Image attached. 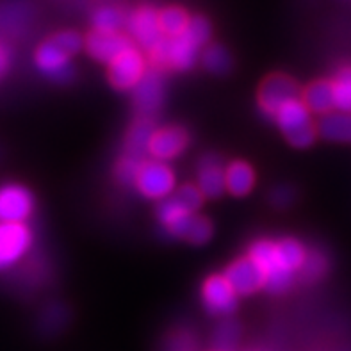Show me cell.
Instances as JSON below:
<instances>
[{"instance_id": "obj_1", "label": "cell", "mask_w": 351, "mask_h": 351, "mask_svg": "<svg viewBox=\"0 0 351 351\" xmlns=\"http://www.w3.org/2000/svg\"><path fill=\"white\" fill-rule=\"evenodd\" d=\"M210 38V23L207 18L195 16L186 31L177 38H165L148 52L154 70H189L195 64L198 50Z\"/></svg>"}, {"instance_id": "obj_2", "label": "cell", "mask_w": 351, "mask_h": 351, "mask_svg": "<svg viewBox=\"0 0 351 351\" xmlns=\"http://www.w3.org/2000/svg\"><path fill=\"white\" fill-rule=\"evenodd\" d=\"M82 47L80 36L73 31H62L53 34L36 50V64L45 75L52 77L58 82H70L75 77L71 66V56Z\"/></svg>"}, {"instance_id": "obj_3", "label": "cell", "mask_w": 351, "mask_h": 351, "mask_svg": "<svg viewBox=\"0 0 351 351\" xmlns=\"http://www.w3.org/2000/svg\"><path fill=\"white\" fill-rule=\"evenodd\" d=\"M275 121L278 123L287 141L296 148L311 147L319 132V129L311 120V111L302 100V97L294 98L282 106Z\"/></svg>"}, {"instance_id": "obj_4", "label": "cell", "mask_w": 351, "mask_h": 351, "mask_svg": "<svg viewBox=\"0 0 351 351\" xmlns=\"http://www.w3.org/2000/svg\"><path fill=\"white\" fill-rule=\"evenodd\" d=\"M300 97H302V88L293 77L285 73H271L263 80V84L258 88L257 104L264 116H267L269 120H275L282 106Z\"/></svg>"}, {"instance_id": "obj_5", "label": "cell", "mask_w": 351, "mask_h": 351, "mask_svg": "<svg viewBox=\"0 0 351 351\" xmlns=\"http://www.w3.org/2000/svg\"><path fill=\"white\" fill-rule=\"evenodd\" d=\"M248 255L261 266L266 275V289L269 293L280 294L287 291L293 284L294 273L287 271L278 261L276 255V243L267 239H261L250 246Z\"/></svg>"}, {"instance_id": "obj_6", "label": "cell", "mask_w": 351, "mask_h": 351, "mask_svg": "<svg viewBox=\"0 0 351 351\" xmlns=\"http://www.w3.org/2000/svg\"><path fill=\"white\" fill-rule=\"evenodd\" d=\"M136 187L141 195L147 198H156V200H165L168 195L173 191L175 175L168 165L162 160L147 159L143 160L141 168L136 177Z\"/></svg>"}, {"instance_id": "obj_7", "label": "cell", "mask_w": 351, "mask_h": 351, "mask_svg": "<svg viewBox=\"0 0 351 351\" xmlns=\"http://www.w3.org/2000/svg\"><path fill=\"white\" fill-rule=\"evenodd\" d=\"M147 73L145 58L136 47H130L121 52L112 62H109V82L116 89H134L139 84V80Z\"/></svg>"}, {"instance_id": "obj_8", "label": "cell", "mask_w": 351, "mask_h": 351, "mask_svg": "<svg viewBox=\"0 0 351 351\" xmlns=\"http://www.w3.org/2000/svg\"><path fill=\"white\" fill-rule=\"evenodd\" d=\"M32 245V232L25 223L0 221V269L14 264Z\"/></svg>"}, {"instance_id": "obj_9", "label": "cell", "mask_w": 351, "mask_h": 351, "mask_svg": "<svg viewBox=\"0 0 351 351\" xmlns=\"http://www.w3.org/2000/svg\"><path fill=\"white\" fill-rule=\"evenodd\" d=\"M202 300H204L205 308L214 316L232 314L237 307V293L225 276V273L223 275H210L204 282Z\"/></svg>"}, {"instance_id": "obj_10", "label": "cell", "mask_w": 351, "mask_h": 351, "mask_svg": "<svg viewBox=\"0 0 351 351\" xmlns=\"http://www.w3.org/2000/svg\"><path fill=\"white\" fill-rule=\"evenodd\" d=\"M165 102V79L162 71L147 70L139 84L134 88V107L138 116H154Z\"/></svg>"}, {"instance_id": "obj_11", "label": "cell", "mask_w": 351, "mask_h": 351, "mask_svg": "<svg viewBox=\"0 0 351 351\" xmlns=\"http://www.w3.org/2000/svg\"><path fill=\"white\" fill-rule=\"evenodd\" d=\"M127 27H129L132 38L139 43V47L150 52L157 43L165 40L159 25V11H156L150 5H143L136 9L129 18H127Z\"/></svg>"}, {"instance_id": "obj_12", "label": "cell", "mask_w": 351, "mask_h": 351, "mask_svg": "<svg viewBox=\"0 0 351 351\" xmlns=\"http://www.w3.org/2000/svg\"><path fill=\"white\" fill-rule=\"evenodd\" d=\"M34 209L31 191L18 184L0 187V221L23 223Z\"/></svg>"}, {"instance_id": "obj_13", "label": "cell", "mask_w": 351, "mask_h": 351, "mask_svg": "<svg viewBox=\"0 0 351 351\" xmlns=\"http://www.w3.org/2000/svg\"><path fill=\"white\" fill-rule=\"evenodd\" d=\"M84 45L91 58L100 62H106V64L114 61L121 52L134 47L129 36L121 34V32L97 31V29H93L86 36Z\"/></svg>"}, {"instance_id": "obj_14", "label": "cell", "mask_w": 351, "mask_h": 351, "mask_svg": "<svg viewBox=\"0 0 351 351\" xmlns=\"http://www.w3.org/2000/svg\"><path fill=\"white\" fill-rule=\"evenodd\" d=\"M225 276L228 278L232 287L236 289V293L241 294V296H246V294H252L266 287V275L250 255L234 261L227 267Z\"/></svg>"}, {"instance_id": "obj_15", "label": "cell", "mask_w": 351, "mask_h": 351, "mask_svg": "<svg viewBox=\"0 0 351 351\" xmlns=\"http://www.w3.org/2000/svg\"><path fill=\"white\" fill-rule=\"evenodd\" d=\"M189 145V134L186 129L171 125L165 129H157L148 145V154L157 160H169L180 156Z\"/></svg>"}, {"instance_id": "obj_16", "label": "cell", "mask_w": 351, "mask_h": 351, "mask_svg": "<svg viewBox=\"0 0 351 351\" xmlns=\"http://www.w3.org/2000/svg\"><path fill=\"white\" fill-rule=\"evenodd\" d=\"M157 218H159L160 225L165 227L169 236L173 237H184L186 239L187 230L191 227L195 214L191 210H187L184 205L177 202V198H165L157 207Z\"/></svg>"}, {"instance_id": "obj_17", "label": "cell", "mask_w": 351, "mask_h": 351, "mask_svg": "<svg viewBox=\"0 0 351 351\" xmlns=\"http://www.w3.org/2000/svg\"><path fill=\"white\" fill-rule=\"evenodd\" d=\"M156 121L154 116H138L132 127L129 129L127 136H125V147L123 156H130L134 159L147 160L145 156L148 154V145L150 139L156 132Z\"/></svg>"}, {"instance_id": "obj_18", "label": "cell", "mask_w": 351, "mask_h": 351, "mask_svg": "<svg viewBox=\"0 0 351 351\" xmlns=\"http://www.w3.org/2000/svg\"><path fill=\"white\" fill-rule=\"evenodd\" d=\"M198 187L207 198H218L227 189L225 184V168L218 156L209 154L198 162Z\"/></svg>"}, {"instance_id": "obj_19", "label": "cell", "mask_w": 351, "mask_h": 351, "mask_svg": "<svg viewBox=\"0 0 351 351\" xmlns=\"http://www.w3.org/2000/svg\"><path fill=\"white\" fill-rule=\"evenodd\" d=\"M302 100L311 112H317L321 116L334 112V109H337L334 82L328 79L314 80L307 88L302 89Z\"/></svg>"}, {"instance_id": "obj_20", "label": "cell", "mask_w": 351, "mask_h": 351, "mask_svg": "<svg viewBox=\"0 0 351 351\" xmlns=\"http://www.w3.org/2000/svg\"><path fill=\"white\" fill-rule=\"evenodd\" d=\"M225 184L227 191L234 196H245L254 189V168L245 160H234L225 168Z\"/></svg>"}, {"instance_id": "obj_21", "label": "cell", "mask_w": 351, "mask_h": 351, "mask_svg": "<svg viewBox=\"0 0 351 351\" xmlns=\"http://www.w3.org/2000/svg\"><path fill=\"white\" fill-rule=\"evenodd\" d=\"M319 134L328 141L351 143V112H330L321 118Z\"/></svg>"}, {"instance_id": "obj_22", "label": "cell", "mask_w": 351, "mask_h": 351, "mask_svg": "<svg viewBox=\"0 0 351 351\" xmlns=\"http://www.w3.org/2000/svg\"><path fill=\"white\" fill-rule=\"evenodd\" d=\"M191 23V18L187 14L186 9L178 8V5H169L159 11V25L160 31L166 38H177L182 34L187 27Z\"/></svg>"}, {"instance_id": "obj_23", "label": "cell", "mask_w": 351, "mask_h": 351, "mask_svg": "<svg viewBox=\"0 0 351 351\" xmlns=\"http://www.w3.org/2000/svg\"><path fill=\"white\" fill-rule=\"evenodd\" d=\"M276 255L287 271H300L307 258V250L296 239H282L276 243Z\"/></svg>"}, {"instance_id": "obj_24", "label": "cell", "mask_w": 351, "mask_h": 351, "mask_svg": "<svg viewBox=\"0 0 351 351\" xmlns=\"http://www.w3.org/2000/svg\"><path fill=\"white\" fill-rule=\"evenodd\" d=\"M127 18L120 8H100L95 11L93 14V29L97 31H107V32H120L123 25H127Z\"/></svg>"}, {"instance_id": "obj_25", "label": "cell", "mask_w": 351, "mask_h": 351, "mask_svg": "<svg viewBox=\"0 0 351 351\" xmlns=\"http://www.w3.org/2000/svg\"><path fill=\"white\" fill-rule=\"evenodd\" d=\"M332 82H334L337 111L351 112V64L339 68Z\"/></svg>"}, {"instance_id": "obj_26", "label": "cell", "mask_w": 351, "mask_h": 351, "mask_svg": "<svg viewBox=\"0 0 351 351\" xmlns=\"http://www.w3.org/2000/svg\"><path fill=\"white\" fill-rule=\"evenodd\" d=\"M202 61H204V66L207 68L213 73H227L232 66L230 53L227 52L225 47L218 43H209L205 47L204 53H202Z\"/></svg>"}, {"instance_id": "obj_27", "label": "cell", "mask_w": 351, "mask_h": 351, "mask_svg": "<svg viewBox=\"0 0 351 351\" xmlns=\"http://www.w3.org/2000/svg\"><path fill=\"white\" fill-rule=\"evenodd\" d=\"M326 269H328V261H326L325 255L312 250V252H307V258H305L300 273H302L303 280L314 282L319 280L321 276L326 273Z\"/></svg>"}, {"instance_id": "obj_28", "label": "cell", "mask_w": 351, "mask_h": 351, "mask_svg": "<svg viewBox=\"0 0 351 351\" xmlns=\"http://www.w3.org/2000/svg\"><path fill=\"white\" fill-rule=\"evenodd\" d=\"M239 339V325L236 321H223L214 334V344L218 351H230Z\"/></svg>"}, {"instance_id": "obj_29", "label": "cell", "mask_w": 351, "mask_h": 351, "mask_svg": "<svg viewBox=\"0 0 351 351\" xmlns=\"http://www.w3.org/2000/svg\"><path fill=\"white\" fill-rule=\"evenodd\" d=\"M210 237H213V223H210V219L200 216V214H195L191 227L187 230L186 241H189L191 245H205Z\"/></svg>"}, {"instance_id": "obj_30", "label": "cell", "mask_w": 351, "mask_h": 351, "mask_svg": "<svg viewBox=\"0 0 351 351\" xmlns=\"http://www.w3.org/2000/svg\"><path fill=\"white\" fill-rule=\"evenodd\" d=\"M143 160L134 159L130 156H121V159L118 160V165L114 168L116 178L120 180L121 184H136V177H138V171L141 168Z\"/></svg>"}, {"instance_id": "obj_31", "label": "cell", "mask_w": 351, "mask_h": 351, "mask_svg": "<svg viewBox=\"0 0 351 351\" xmlns=\"http://www.w3.org/2000/svg\"><path fill=\"white\" fill-rule=\"evenodd\" d=\"M204 196L205 195L202 193L200 187L193 186V184H186V186H182L178 189L175 198H177L178 204L184 205L187 210L195 213V210L200 209L202 204H204Z\"/></svg>"}, {"instance_id": "obj_32", "label": "cell", "mask_w": 351, "mask_h": 351, "mask_svg": "<svg viewBox=\"0 0 351 351\" xmlns=\"http://www.w3.org/2000/svg\"><path fill=\"white\" fill-rule=\"evenodd\" d=\"M271 200L275 205H287L291 200H293V191L289 187H278L275 193L271 195Z\"/></svg>"}, {"instance_id": "obj_33", "label": "cell", "mask_w": 351, "mask_h": 351, "mask_svg": "<svg viewBox=\"0 0 351 351\" xmlns=\"http://www.w3.org/2000/svg\"><path fill=\"white\" fill-rule=\"evenodd\" d=\"M9 68V52L5 49V45L0 41V77L4 75Z\"/></svg>"}]
</instances>
